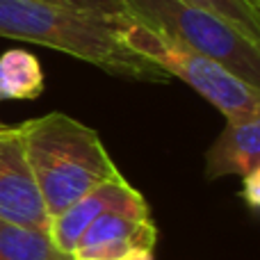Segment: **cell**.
Returning a JSON list of instances; mask_svg holds the SVG:
<instances>
[{"label":"cell","instance_id":"cell-1","mask_svg":"<svg viewBox=\"0 0 260 260\" xmlns=\"http://www.w3.org/2000/svg\"><path fill=\"white\" fill-rule=\"evenodd\" d=\"M121 18L44 0H0V37L55 48L123 80L169 82V73L119 39Z\"/></svg>","mask_w":260,"mask_h":260},{"label":"cell","instance_id":"cell-2","mask_svg":"<svg viewBox=\"0 0 260 260\" xmlns=\"http://www.w3.org/2000/svg\"><path fill=\"white\" fill-rule=\"evenodd\" d=\"M21 133L32 178L50 217L101 183L121 176L99 133L69 114L30 119L21 123Z\"/></svg>","mask_w":260,"mask_h":260},{"label":"cell","instance_id":"cell-3","mask_svg":"<svg viewBox=\"0 0 260 260\" xmlns=\"http://www.w3.org/2000/svg\"><path fill=\"white\" fill-rule=\"evenodd\" d=\"M119 39L130 50L157 64L165 73H169V78H178L189 85L226 119L260 114V89L240 80L208 55L126 14L119 25Z\"/></svg>","mask_w":260,"mask_h":260},{"label":"cell","instance_id":"cell-4","mask_svg":"<svg viewBox=\"0 0 260 260\" xmlns=\"http://www.w3.org/2000/svg\"><path fill=\"white\" fill-rule=\"evenodd\" d=\"M133 16L167 37L226 67L247 85L260 89V41L249 39L219 14L187 0H119Z\"/></svg>","mask_w":260,"mask_h":260},{"label":"cell","instance_id":"cell-5","mask_svg":"<svg viewBox=\"0 0 260 260\" xmlns=\"http://www.w3.org/2000/svg\"><path fill=\"white\" fill-rule=\"evenodd\" d=\"M157 231L151 208L142 194H133L128 201L99 215L80 235L73 260H119L133 249H153Z\"/></svg>","mask_w":260,"mask_h":260},{"label":"cell","instance_id":"cell-6","mask_svg":"<svg viewBox=\"0 0 260 260\" xmlns=\"http://www.w3.org/2000/svg\"><path fill=\"white\" fill-rule=\"evenodd\" d=\"M0 219L35 229L50 226L27 165L21 126H0Z\"/></svg>","mask_w":260,"mask_h":260},{"label":"cell","instance_id":"cell-7","mask_svg":"<svg viewBox=\"0 0 260 260\" xmlns=\"http://www.w3.org/2000/svg\"><path fill=\"white\" fill-rule=\"evenodd\" d=\"M260 169V114L226 119V126L206 151V180L247 176Z\"/></svg>","mask_w":260,"mask_h":260},{"label":"cell","instance_id":"cell-8","mask_svg":"<svg viewBox=\"0 0 260 260\" xmlns=\"http://www.w3.org/2000/svg\"><path fill=\"white\" fill-rule=\"evenodd\" d=\"M133 194H137V189H135L123 176H117V178H112V180L101 183L99 187H94L91 192H87L85 197L78 199L76 203H71L67 210L50 217L48 231H50V235H53L55 244H57L64 253L71 256V251L76 249L78 240H80V235L87 231V226L99 215H103L105 210L128 201Z\"/></svg>","mask_w":260,"mask_h":260},{"label":"cell","instance_id":"cell-9","mask_svg":"<svg viewBox=\"0 0 260 260\" xmlns=\"http://www.w3.org/2000/svg\"><path fill=\"white\" fill-rule=\"evenodd\" d=\"M0 260H71L55 244L48 229L0 219Z\"/></svg>","mask_w":260,"mask_h":260},{"label":"cell","instance_id":"cell-10","mask_svg":"<svg viewBox=\"0 0 260 260\" xmlns=\"http://www.w3.org/2000/svg\"><path fill=\"white\" fill-rule=\"evenodd\" d=\"M46 87L39 59L23 48L0 55V101H32Z\"/></svg>","mask_w":260,"mask_h":260},{"label":"cell","instance_id":"cell-11","mask_svg":"<svg viewBox=\"0 0 260 260\" xmlns=\"http://www.w3.org/2000/svg\"><path fill=\"white\" fill-rule=\"evenodd\" d=\"M187 3L219 14L249 39L260 41V0H187Z\"/></svg>","mask_w":260,"mask_h":260},{"label":"cell","instance_id":"cell-12","mask_svg":"<svg viewBox=\"0 0 260 260\" xmlns=\"http://www.w3.org/2000/svg\"><path fill=\"white\" fill-rule=\"evenodd\" d=\"M44 3L62 5L71 9H87V12L110 14V16H123V7L119 0H44Z\"/></svg>","mask_w":260,"mask_h":260},{"label":"cell","instance_id":"cell-13","mask_svg":"<svg viewBox=\"0 0 260 260\" xmlns=\"http://www.w3.org/2000/svg\"><path fill=\"white\" fill-rule=\"evenodd\" d=\"M240 197L249 206V210L256 212L260 208V169L242 176V192H240Z\"/></svg>","mask_w":260,"mask_h":260},{"label":"cell","instance_id":"cell-14","mask_svg":"<svg viewBox=\"0 0 260 260\" xmlns=\"http://www.w3.org/2000/svg\"><path fill=\"white\" fill-rule=\"evenodd\" d=\"M119 260H153V249H133Z\"/></svg>","mask_w":260,"mask_h":260},{"label":"cell","instance_id":"cell-15","mask_svg":"<svg viewBox=\"0 0 260 260\" xmlns=\"http://www.w3.org/2000/svg\"><path fill=\"white\" fill-rule=\"evenodd\" d=\"M0 126H3V123H0Z\"/></svg>","mask_w":260,"mask_h":260},{"label":"cell","instance_id":"cell-16","mask_svg":"<svg viewBox=\"0 0 260 260\" xmlns=\"http://www.w3.org/2000/svg\"><path fill=\"white\" fill-rule=\"evenodd\" d=\"M71 260H73V258H71Z\"/></svg>","mask_w":260,"mask_h":260}]
</instances>
